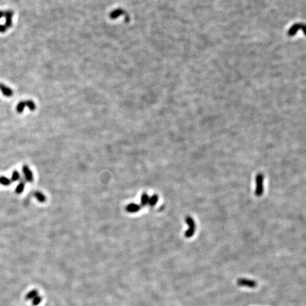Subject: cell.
<instances>
[{"mask_svg": "<svg viewBox=\"0 0 306 306\" xmlns=\"http://www.w3.org/2000/svg\"><path fill=\"white\" fill-rule=\"evenodd\" d=\"M13 13L10 11H0V32L4 33L12 25Z\"/></svg>", "mask_w": 306, "mask_h": 306, "instance_id": "obj_1", "label": "cell"}, {"mask_svg": "<svg viewBox=\"0 0 306 306\" xmlns=\"http://www.w3.org/2000/svg\"><path fill=\"white\" fill-rule=\"evenodd\" d=\"M264 175L262 174H258L256 176V189L255 195L260 197L263 194Z\"/></svg>", "mask_w": 306, "mask_h": 306, "instance_id": "obj_2", "label": "cell"}, {"mask_svg": "<svg viewBox=\"0 0 306 306\" xmlns=\"http://www.w3.org/2000/svg\"><path fill=\"white\" fill-rule=\"evenodd\" d=\"M186 221L189 228L185 232V237L187 238H191L195 234V223L193 219L188 216L186 219Z\"/></svg>", "mask_w": 306, "mask_h": 306, "instance_id": "obj_3", "label": "cell"}, {"mask_svg": "<svg viewBox=\"0 0 306 306\" xmlns=\"http://www.w3.org/2000/svg\"><path fill=\"white\" fill-rule=\"evenodd\" d=\"M25 107H28L31 110H35L36 106H35V103L32 101H23V102H20L17 105V111L19 113H22L24 110V108Z\"/></svg>", "mask_w": 306, "mask_h": 306, "instance_id": "obj_4", "label": "cell"}, {"mask_svg": "<svg viewBox=\"0 0 306 306\" xmlns=\"http://www.w3.org/2000/svg\"><path fill=\"white\" fill-rule=\"evenodd\" d=\"M237 283L239 286H245L250 288H255L257 285V283L255 280L244 278L238 279L237 280Z\"/></svg>", "mask_w": 306, "mask_h": 306, "instance_id": "obj_5", "label": "cell"}, {"mask_svg": "<svg viewBox=\"0 0 306 306\" xmlns=\"http://www.w3.org/2000/svg\"><path fill=\"white\" fill-rule=\"evenodd\" d=\"M22 171H23V174L25 178V180L30 183L32 182L34 180V178H33V172H31L30 168L27 165H24L22 168Z\"/></svg>", "mask_w": 306, "mask_h": 306, "instance_id": "obj_6", "label": "cell"}, {"mask_svg": "<svg viewBox=\"0 0 306 306\" xmlns=\"http://www.w3.org/2000/svg\"><path fill=\"white\" fill-rule=\"evenodd\" d=\"M0 90L3 93V95H5V96L10 97V96H11L13 94V90L11 89H10L9 87L6 86L5 85L1 84H0Z\"/></svg>", "mask_w": 306, "mask_h": 306, "instance_id": "obj_7", "label": "cell"}, {"mask_svg": "<svg viewBox=\"0 0 306 306\" xmlns=\"http://www.w3.org/2000/svg\"><path fill=\"white\" fill-rule=\"evenodd\" d=\"M141 205H139L138 204H133V203H132V204H129L127 206V210L128 212H137L140 211V210L141 209Z\"/></svg>", "mask_w": 306, "mask_h": 306, "instance_id": "obj_8", "label": "cell"}, {"mask_svg": "<svg viewBox=\"0 0 306 306\" xmlns=\"http://www.w3.org/2000/svg\"><path fill=\"white\" fill-rule=\"evenodd\" d=\"M25 186V180H21L16 188V192L17 194H21L23 192Z\"/></svg>", "mask_w": 306, "mask_h": 306, "instance_id": "obj_9", "label": "cell"}, {"mask_svg": "<svg viewBox=\"0 0 306 306\" xmlns=\"http://www.w3.org/2000/svg\"><path fill=\"white\" fill-rule=\"evenodd\" d=\"M303 27H305L304 25L299 24V23L295 24L293 26H292L291 28H290V30L289 32V35H295V33L299 30V28H302Z\"/></svg>", "mask_w": 306, "mask_h": 306, "instance_id": "obj_10", "label": "cell"}, {"mask_svg": "<svg viewBox=\"0 0 306 306\" xmlns=\"http://www.w3.org/2000/svg\"><path fill=\"white\" fill-rule=\"evenodd\" d=\"M34 196L37 199V200L38 201H39L40 203H44L45 201V200H46L45 196L40 192L37 191V192H35Z\"/></svg>", "mask_w": 306, "mask_h": 306, "instance_id": "obj_11", "label": "cell"}, {"mask_svg": "<svg viewBox=\"0 0 306 306\" xmlns=\"http://www.w3.org/2000/svg\"><path fill=\"white\" fill-rule=\"evenodd\" d=\"M149 195L146 193H143L142 195H141V205L144 206H146L147 204L149 203Z\"/></svg>", "mask_w": 306, "mask_h": 306, "instance_id": "obj_12", "label": "cell"}, {"mask_svg": "<svg viewBox=\"0 0 306 306\" xmlns=\"http://www.w3.org/2000/svg\"><path fill=\"white\" fill-rule=\"evenodd\" d=\"M11 181L10 179L5 177V176H1L0 177V184L4 186H8L11 184Z\"/></svg>", "mask_w": 306, "mask_h": 306, "instance_id": "obj_13", "label": "cell"}, {"mask_svg": "<svg viewBox=\"0 0 306 306\" xmlns=\"http://www.w3.org/2000/svg\"><path fill=\"white\" fill-rule=\"evenodd\" d=\"M123 14V11L122 10L117 9V10H114L113 11H112L110 13V17L112 19H115V18H117L118 17H119V16H120L121 15H122Z\"/></svg>", "mask_w": 306, "mask_h": 306, "instance_id": "obj_14", "label": "cell"}, {"mask_svg": "<svg viewBox=\"0 0 306 306\" xmlns=\"http://www.w3.org/2000/svg\"><path fill=\"white\" fill-rule=\"evenodd\" d=\"M158 201V196L157 195H154L153 196H152L151 197H150L148 204H149L151 206H154L157 204Z\"/></svg>", "mask_w": 306, "mask_h": 306, "instance_id": "obj_15", "label": "cell"}, {"mask_svg": "<svg viewBox=\"0 0 306 306\" xmlns=\"http://www.w3.org/2000/svg\"><path fill=\"white\" fill-rule=\"evenodd\" d=\"M19 178H20L19 173L17 171H14L12 174L11 178L10 179L11 181H17L19 180Z\"/></svg>", "mask_w": 306, "mask_h": 306, "instance_id": "obj_16", "label": "cell"}, {"mask_svg": "<svg viewBox=\"0 0 306 306\" xmlns=\"http://www.w3.org/2000/svg\"><path fill=\"white\" fill-rule=\"evenodd\" d=\"M37 294H38L37 291L33 290L28 293V294L26 296V298L27 299H33L34 298L36 297L37 296Z\"/></svg>", "mask_w": 306, "mask_h": 306, "instance_id": "obj_17", "label": "cell"}, {"mask_svg": "<svg viewBox=\"0 0 306 306\" xmlns=\"http://www.w3.org/2000/svg\"><path fill=\"white\" fill-rule=\"evenodd\" d=\"M41 301H42V298L40 297L36 296V297L34 298V299H33V303L34 306H37L40 303Z\"/></svg>", "mask_w": 306, "mask_h": 306, "instance_id": "obj_18", "label": "cell"}]
</instances>
